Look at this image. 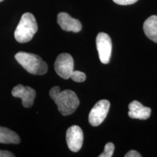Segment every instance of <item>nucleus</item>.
<instances>
[{"mask_svg": "<svg viewBox=\"0 0 157 157\" xmlns=\"http://www.w3.org/2000/svg\"><path fill=\"white\" fill-rule=\"evenodd\" d=\"M58 23L63 31L78 33L82 30L81 23L77 19L73 18L66 13H60L57 19Z\"/></svg>", "mask_w": 157, "mask_h": 157, "instance_id": "obj_9", "label": "nucleus"}, {"mask_svg": "<svg viewBox=\"0 0 157 157\" xmlns=\"http://www.w3.org/2000/svg\"><path fill=\"white\" fill-rule=\"evenodd\" d=\"M21 142L19 135L7 127L0 126V143L18 144Z\"/></svg>", "mask_w": 157, "mask_h": 157, "instance_id": "obj_12", "label": "nucleus"}, {"mask_svg": "<svg viewBox=\"0 0 157 157\" xmlns=\"http://www.w3.org/2000/svg\"><path fill=\"white\" fill-rule=\"evenodd\" d=\"M125 157H141V154H140V153H138L135 150H132L129 151V152H127L126 154H125Z\"/></svg>", "mask_w": 157, "mask_h": 157, "instance_id": "obj_16", "label": "nucleus"}, {"mask_svg": "<svg viewBox=\"0 0 157 157\" xmlns=\"http://www.w3.org/2000/svg\"><path fill=\"white\" fill-rule=\"evenodd\" d=\"M151 109L143 105L140 102L133 101L129 105L128 115L130 118L146 120L150 117Z\"/></svg>", "mask_w": 157, "mask_h": 157, "instance_id": "obj_10", "label": "nucleus"}, {"mask_svg": "<svg viewBox=\"0 0 157 157\" xmlns=\"http://www.w3.org/2000/svg\"><path fill=\"white\" fill-rule=\"evenodd\" d=\"M50 96L56 103L59 112L63 116L72 114L79 105V100L72 90L60 91V87L56 86L50 90Z\"/></svg>", "mask_w": 157, "mask_h": 157, "instance_id": "obj_1", "label": "nucleus"}, {"mask_svg": "<svg viewBox=\"0 0 157 157\" xmlns=\"http://www.w3.org/2000/svg\"><path fill=\"white\" fill-rule=\"evenodd\" d=\"M12 95L15 98H21L22 100V105L25 108H31L34 104L36 92L30 87L18 84L12 90Z\"/></svg>", "mask_w": 157, "mask_h": 157, "instance_id": "obj_8", "label": "nucleus"}, {"mask_svg": "<svg viewBox=\"0 0 157 157\" xmlns=\"http://www.w3.org/2000/svg\"><path fill=\"white\" fill-rule=\"evenodd\" d=\"M74 59L70 54H60L55 62V70L57 74L64 79L70 78L74 71Z\"/></svg>", "mask_w": 157, "mask_h": 157, "instance_id": "obj_5", "label": "nucleus"}, {"mask_svg": "<svg viewBox=\"0 0 157 157\" xmlns=\"http://www.w3.org/2000/svg\"><path fill=\"white\" fill-rule=\"evenodd\" d=\"M115 146L112 143H108L104 147V151L101 155L100 157H111L113 156V151H114Z\"/></svg>", "mask_w": 157, "mask_h": 157, "instance_id": "obj_13", "label": "nucleus"}, {"mask_svg": "<svg viewBox=\"0 0 157 157\" xmlns=\"http://www.w3.org/2000/svg\"><path fill=\"white\" fill-rule=\"evenodd\" d=\"M2 1H4V0H0V2H2Z\"/></svg>", "mask_w": 157, "mask_h": 157, "instance_id": "obj_18", "label": "nucleus"}, {"mask_svg": "<svg viewBox=\"0 0 157 157\" xmlns=\"http://www.w3.org/2000/svg\"><path fill=\"white\" fill-rule=\"evenodd\" d=\"M96 46L100 60L102 63H109L112 51V42L109 34L101 32L96 38Z\"/></svg>", "mask_w": 157, "mask_h": 157, "instance_id": "obj_4", "label": "nucleus"}, {"mask_svg": "<svg viewBox=\"0 0 157 157\" xmlns=\"http://www.w3.org/2000/svg\"><path fill=\"white\" fill-rule=\"evenodd\" d=\"M70 78L76 82H83L86 79V75L85 74L79 71H74Z\"/></svg>", "mask_w": 157, "mask_h": 157, "instance_id": "obj_14", "label": "nucleus"}, {"mask_svg": "<svg viewBox=\"0 0 157 157\" xmlns=\"http://www.w3.org/2000/svg\"><path fill=\"white\" fill-rule=\"evenodd\" d=\"M84 135L81 127L73 125L66 132V142L68 148L73 152H78L83 144Z\"/></svg>", "mask_w": 157, "mask_h": 157, "instance_id": "obj_7", "label": "nucleus"}, {"mask_svg": "<svg viewBox=\"0 0 157 157\" xmlns=\"http://www.w3.org/2000/svg\"><path fill=\"white\" fill-rule=\"evenodd\" d=\"M143 31L149 39L157 43V15H151L143 23Z\"/></svg>", "mask_w": 157, "mask_h": 157, "instance_id": "obj_11", "label": "nucleus"}, {"mask_svg": "<svg viewBox=\"0 0 157 157\" xmlns=\"http://www.w3.org/2000/svg\"><path fill=\"white\" fill-rule=\"evenodd\" d=\"M38 30L36 18L30 13H25L22 15L21 21L15 31V39L19 43L30 42Z\"/></svg>", "mask_w": 157, "mask_h": 157, "instance_id": "obj_2", "label": "nucleus"}, {"mask_svg": "<svg viewBox=\"0 0 157 157\" xmlns=\"http://www.w3.org/2000/svg\"><path fill=\"white\" fill-rule=\"evenodd\" d=\"M14 155L11 152L7 151H2L0 150V157H13Z\"/></svg>", "mask_w": 157, "mask_h": 157, "instance_id": "obj_17", "label": "nucleus"}, {"mask_svg": "<svg viewBox=\"0 0 157 157\" xmlns=\"http://www.w3.org/2000/svg\"><path fill=\"white\" fill-rule=\"evenodd\" d=\"M110 109V102L107 100L99 101L94 105L89 114V122L92 126L101 124L107 117Z\"/></svg>", "mask_w": 157, "mask_h": 157, "instance_id": "obj_6", "label": "nucleus"}, {"mask_svg": "<svg viewBox=\"0 0 157 157\" xmlns=\"http://www.w3.org/2000/svg\"><path fill=\"white\" fill-rule=\"evenodd\" d=\"M113 1L116 4H117V5H129L137 2L138 0H113Z\"/></svg>", "mask_w": 157, "mask_h": 157, "instance_id": "obj_15", "label": "nucleus"}, {"mask_svg": "<svg viewBox=\"0 0 157 157\" xmlns=\"http://www.w3.org/2000/svg\"><path fill=\"white\" fill-rule=\"evenodd\" d=\"M16 60L29 73L44 75L48 71V65L39 56L25 52H19L15 56Z\"/></svg>", "mask_w": 157, "mask_h": 157, "instance_id": "obj_3", "label": "nucleus"}]
</instances>
